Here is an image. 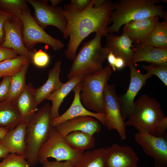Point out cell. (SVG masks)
<instances>
[{"instance_id": "ac0fdd59", "label": "cell", "mask_w": 167, "mask_h": 167, "mask_svg": "<svg viewBox=\"0 0 167 167\" xmlns=\"http://www.w3.org/2000/svg\"><path fill=\"white\" fill-rule=\"evenodd\" d=\"M106 37L105 47L116 57L123 59L128 66L131 63L133 55L134 45L132 44L134 43L132 41L123 33L120 36L108 34Z\"/></svg>"}, {"instance_id": "6da1fadb", "label": "cell", "mask_w": 167, "mask_h": 167, "mask_svg": "<svg viewBox=\"0 0 167 167\" xmlns=\"http://www.w3.org/2000/svg\"><path fill=\"white\" fill-rule=\"evenodd\" d=\"M113 3L105 0L98 8L93 7V0L84 10L79 11L70 4L64 6L63 14L67 20V26L63 34L65 39L69 37L67 49L65 51L66 58L72 60L82 41L90 34L95 32L106 36L108 24L113 10Z\"/></svg>"}, {"instance_id": "4316f807", "label": "cell", "mask_w": 167, "mask_h": 167, "mask_svg": "<svg viewBox=\"0 0 167 167\" xmlns=\"http://www.w3.org/2000/svg\"><path fill=\"white\" fill-rule=\"evenodd\" d=\"M144 43L155 47L167 49V21L159 22Z\"/></svg>"}, {"instance_id": "7a4b0ae2", "label": "cell", "mask_w": 167, "mask_h": 167, "mask_svg": "<svg viewBox=\"0 0 167 167\" xmlns=\"http://www.w3.org/2000/svg\"><path fill=\"white\" fill-rule=\"evenodd\" d=\"M164 0H118L113 3V10L108 21V34L118 32L121 27L134 20L158 16L167 21V13L161 5Z\"/></svg>"}, {"instance_id": "7bdbcfd3", "label": "cell", "mask_w": 167, "mask_h": 167, "mask_svg": "<svg viewBox=\"0 0 167 167\" xmlns=\"http://www.w3.org/2000/svg\"><path fill=\"white\" fill-rule=\"evenodd\" d=\"M9 131L6 127L0 126V140L5 137Z\"/></svg>"}, {"instance_id": "603a6c76", "label": "cell", "mask_w": 167, "mask_h": 167, "mask_svg": "<svg viewBox=\"0 0 167 167\" xmlns=\"http://www.w3.org/2000/svg\"><path fill=\"white\" fill-rule=\"evenodd\" d=\"M83 76H79L69 79L62 86L49 95L46 99L52 102L51 106L52 120L60 116L59 113V107L64 99L67 96L75 86L81 80Z\"/></svg>"}, {"instance_id": "9c48e42d", "label": "cell", "mask_w": 167, "mask_h": 167, "mask_svg": "<svg viewBox=\"0 0 167 167\" xmlns=\"http://www.w3.org/2000/svg\"><path fill=\"white\" fill-rule=\"evenodd\" d=\"M103 105L105 119L104 125L110 131L116 130L122 140L126 138V126L122 116L118 97L114 84L106 85L104 92Z\"/></svg>"}, {"instance_id": "bcb514c9", "label": "cell", "mask_w": 167, "mask_h": 167, "mask_svg": "<svg viewBox=\"0 0 167 167\" xmlns=\"http://www.w3.org/2000/svg\"><path fill=\"white\" fill-rule=\"evenodd\" d=\"M155 167H167V166L162 165L158 163L155 162Z\"/></svg>"}, {"instance_id": "44dd1931", "label": "cell", "mask_w": 167, "mask_h": 167, "mask_svg": "<svg viewBox=\"0 0 167 167\" xmlns=\"http://www.w3.org/2000/svg\"><path fill=\"white\" fill-rule=\"evenodd\" d=\"M131 63L144 61L167 63V49L155 47L145 43H135Z\"/></svg>"}, {"instance_id": "74e56055", "label": "cell", "mask_w": 167, "mask_h": 167, "mask_svg": "<svg viewBox=\"0 0 167 167\" xmlns=\"http://www.w3.org/2000/svg\"><path fill=\"white\" fill-rule=\"evenodd\" d=\"M91 0H71L70 4L79 11L84 10L88 5Z\"/></svg>"}, {"instance_id": "7c38bea8", "label": "cell", "mask_w": 167, "mask_h": 167, "mask_svg": "<svg viewBox=\"0 0 167 167\" xmlns=\"http://www.w3.org/2000/svg\"><path fill=\"white\" fill-rule=\"evenodd\" d=\"M3 27L5 37L0 46L13 50L18 54L27 57L30 61L32 51H29L24 44L23 24L21 20L13 16L5 22Z\"/></svg>"}, {"instance_id": "7dc6e473", "label": "cell", "mask_w": 167, "mask_h": 167, "mask_svg": "<svg viewBox=\"0 0 167 167\" xmlns=\"http://www.w3.org/2000/svg\"><path fill=\"white\" fill-rule=\"evenodd\" d=\"M1 77L0 76V78Z\"/></svg>"}, {"instance_id": "cb8c5ba5", "label": "cell", "mask_w": 167, "mask_h": 167, "mask_svg": "<svg viewBox=\"0 0 167 167\" xmlns=\"http://www.w3.org/2000/svg\"><path fill=\"white\" fill-rule=\"evenodd\" d=\"M22 121L14 102L7 99L0 102V126L6 127L10 130Z\"/></svg>"}, {"instance_id": "8d00e7d4", "label": "cell", "mask_w": 167, "mask_h": 167, "mask_svg": "<svg viewBox=\"0 0 167 167\" xmlns=\"http://www.w3.org/2000/svg\"><path fill=\"white\" fill-rule=\"evenodd\" d=\"M18 54L13 50L0 46V62L6 60L15 58Z\"/></svg>"}, {"instance_id": "4fadbf2b", "label": "cell", "mask_w": 167, "mask_h": 167, "mask_svg": "<svg viewBox=\"0 0 167 167\" xmlns=\"http://www.w3.org/2000/svg\"><path fill=\"white\" fill-rule=\"evenodd\" d=\"M135 140L148 155L154 159L155 163L167 165V142L161 136L144 131L136 133Z\"/></svg>"}, {"instance_id": "b9f144b4", "label": "cell", "mask_w": 167, "mask_h": 167, "mask_svg": "<svg viewBox=\"0 0 167 167\" xmlns=\"http://www.w3.org/2000/svg\"><path fill=\"white\" fill-rule=\"evenodd\" d=\"M9 153L6 147L0 143V159L4 158Z\"/></svg>"}, {"instance_id": "e575fe53", "label": "cell", "mask_w": 167, "mask_h": 167, "mask_svg": "<svg viewBox=\"0 0 167 167\" xmlns=\"http://www.w3.org/2000/svg\"><path fill=\"white\" fill-rule=\"evenodd\" d=\"M77 163V162L69 160L61 162L49 161L48 160L41 164V167H75Z\"/></svg>"}, {"instance_id": "d6a6232c", "label": "cell", "mask_w": 167, "mask_h": 167, "mask_svg": "<svg viewBox=\"0 0 167 167\" xmlns=\"http://www.w3.org/2000/svg\"><path fill=\"white\" fill-rule=\"evenodd\" d=\"M50 61V57L45 51L41 49L32 51L30 61L36 66L45 67L49 65Z\"/></svg>"}, {"instance_id": "7402d4cb", "label": "cell", "mask_w": 167, "mask_h": 167, "mask_svg": "<svg viewBox=\"0 0 167 167\" xmlns=\"http://www.w3.org/2000/svg\"><path fill=\"white\" fill-rule=\"evenodd\" d=\"M61 63V61L56 62L54 66L49 71L48 79L45 83L35 88L34 95L38 105L62 85L63 83L60 79Z\"/></svg>"}, {"instance_id": "f1b7e54d", "label": "cell", "mask_w": 167, "mask_h": 167, "mask_svg": "<svg viewBox=\"0 0 167 167\" xmlns=\"http://www.w3.org/2000/svg\"><path fill=\"white\" fill-rule=\"evenodd\" d=\"M29 61L27 57L19 55L0 62V76L1 77H11L19 71Z\"/></svg>"}, {"instance_id": "836d02e7", "label": "cell", "mask_w": 167, "mask_h": 167, "mask_svg": "<svg viewBox=\"0 0 167 167\" xmlns=\"http://www.w3.org/2000/svg\"><path fill=\"white\" fill-rule=\"evenodd\" d=\"M2 78L0 83V102L7 99L11 89V77L7 76Z\"/></svg>"}, {"instance_id": "9a60e30c", "label": "cell", "mask_w": 167, "mask_h": 167, "mask_svg": "<svg viewBox=\"0 0 167 167\" xmlns=\"http://www.w3.org/2000/svg\"><path fill=\"white\" fill-rule=\"evenodd\" d=\"M159 17L153 16L130 21L124 25L122 33L134 43H143L159 22Z\"/></svg>"}, {"instance_id": "d590c367", "label": "cell", "mask_w": 167, "mask_h": 167, "mask_svg": "<svg viewBox=\"0 0 167 167\" xmlns=\"http://www.w3.org/2000/svg\"><path fill=\"white\" fill-rule=\"evenodd\" d=\"M13 16V15L0 10V46L3 43L5 37L4 24L5 22Z\"/></svg>"}, {"instance_id": "d6986e66", "label": "cell", "mask_w": 167, "mask_h": 167, "mask_svg": "<svg viewBox=\"0 0 167 167\" xmlns=\"http://www.w3.org/2000/svg\"><path fill=\"white\" fill-rule=\"evenodd\" d=\"M27 126V124L22 121L15 128L9 130L0 140V143L6 147L10 153L25 156Z\"/></svg>"}, {"instance_id": "e0dca14e", "label": "cell", "mask_w": 167, "mask_h": 167, "mask_svg": "<svg viewBox=\"0 0 167 167\" xmlns=\"http://www.w3.org/2000/svg\"><path fill=\"white\" fill-rule=\"evenodd\" d=\"M56 128L60 134L65 137L70 133L80 131L93 135L99 133L101 127L99 122L88 116L77 117L58 124Z\"/></svg>"}, {"instance_id": "30bf717a", "label": "cell", "mask_w": 167, "mask_h": 167, "mask_svg": "<svg viewBox=\"0 0 167 167\" xmlns=\"http://www.w3.org/2000/svg\"><path fill=\"white\" fill-rule=\"evenodd\" d=\"M47 0H27L34 10V19L43 29L48 26L58 28L63 34L67 26V20L63 13L61 6H53L49 5Z\"/></svg>"}, {"instance_id": "52a82bcc", "label": "cell", "mask_w": 167, "mask_h": 167, "mask_svg": "<svg viewBox=\"0 0 167 167\" xmlns=\"http://www.w3.org/2000/svg\"><path fill=\"white\" fill-rule=\"evenodd\" d=\"M84 152L72 148L56 127H52L48 139L39 152L38 162L42 164L52 157L58 161L69 160L77 162Z\"/></svg>"}, {"instance_id": "ab89813d", "label": "cell", "mask_w": 167, "mask_h": 167, "mask_svg": "<svg viewBox=\"0 0 167 167\" xmlns=\"http://www.w3.org/2000/svg\"><path fill=\"white\" fill-rule=\"evenodd\" d=\"M127 66H128L127 63L123 59L120 57H116L115 63L116 69L121 70Z\"/></svg>"}, {"instance_id": "60d3db41", "label": "cell", "mask_w": 167, "mask_h": 167, "mask_svg": "<svg viewBox=\"0 0 167 167\" xmlns=\"http://www.w3.org/2000/svg\"><path fill=\"white\" fill-rule=\"evenodd\" d=\"M116 58V57L112 52H109L107 59L109 63V66L111 68L112 70L114 71H115L116 70V69L115 66Z\"/></svg>"}, {"instance_id": "ffe728a7", "label": "cell", "mask_w": 167, "mask_h": 167, "mask_svg": "<svg viewBox=\"0 0 167 167\" xmlns=\"http://www.w3.org/2000/svg\"><path fill=\"white\" fill-rule=\"evenodd\" d=\"M34 89L31 84H27L14 101L22 121L27 125L38 109L34 95Z\"/></svg>"}, {"instance_id": "8fae6325", "label": "cell", "mask_w": 167, "mask_h": 167, "mask_svg": "<svg viewBox=\"0 0 167 167\" xmlns=\"http://www.w3.org/2000/svg\"><path fill=\"white\" fill-rule=\"evenodd\" d=\"M128 66L130 70L129 86L125 93L118 97L121 115L124 121L128 118L132 111L135 96L147 80L152 76L147 73L142 74L133 64L131 63Z\"/></svg>"}, {"instance_id": "5b68a950", "label": "cell", "mask_w": 167, "mask_h": 167, "mask_svg": "<svg viewBox=\"0 0 167 167\" xmlns=\"http://www.w3.org/2000/svg\"><path fill=\"white\" fill-rule=\"evenodd\" d=\"M165 117L160 103L154 97L144 94L134 102L125 124L156 136L160 122Z\"/></svg>"}, {"instance_id": "4dcf8cb0", "label": "cell", "mask_w": 167, "mask_h": 167, "mask_svg": "<svg viewBox=\"0 0 167 167\" xmlns=\"http://www.w3.org/2000/svg\"><path fill=\"white\" fill-rule=\"evenodd\" d=\"M147 71V73L152 76H156L167 86V63H152L148 65H141Z\"/></svg>"}, {"instance_id": "83f0119b", "label": "cell", "mask_w": 167, "mask_h": 167, "mask_svg": "<svg viewBox=\"0 0 167 167\" xmlns=\"http://www.w3.org/2000/svg\"><path fill=\"white\" fill-rule=\"evenodd\" d=\"M30 61L26 63L18 72L11 77V89L7 100L14 102L25 88L26 76Z\"/></svg>"}, {"instance_id": "277c9868", "label": "cell", "mask_w": 167, "mask_h": 167, "mask_svg": "<svg viewBox=\"0 0 167 167\" xmlns=\"http://www.w3.org/2000/svg\"><path fill=\"white\" fill-rule=\"evenodd\" d=\"M52 120L51 106L47 103L38 109L27 125L25 156L32 167L38 162V153L49 137L52 127Z\"/></svg>"}, {"instance_id": "f35d334b", "label": "cell", "mask_w": 167, "mask_h": 167, "mask_svg": "<svg viewBox=\"0 0 167 167\" xmlns=\"http://www.w3.org/2000/svg\"><path fill=\"white\" fill-rule=\"evenodd\" d=\"M167 129V118L165 117L160 122L156 131V136H161L166 132Z\"/></svg>"}, {"instance_id": "1f68e13d", "label": "cell", "mask_w": 167, "mask_h": 167, "mask_svg": "<svg viewBox=\"0 0 167 167\" xmlns=\"http://www.w3.org/2000/svg\"><path fill=\"white\" fill-rule=\"evenodd\" d=\"M0 162V167H32L25 156L9 154Z\"/></svg>"}, {"instance_id": "f6af8a7d", "label": "cell", "mask_w": 167, "mask_h": 167, "mask_svg": "<svg viewBox=\"0 0 167 167\" xmlns=\"http://www.w3.org/2000/svg\"><path fill=\"white\" fill-rule=\"evenodd\" d=\"M51 3L52 6H56L60 3L62 0H49Z\"/></svg>"}, {"instance_id": "ba28073f", "label": "cell", "mask_w": 167, "mask_h": 167, "mask_svg": "<svg viewBox=\"0 0 167 167\" xmlns=\"http://www.w3.org/2000/svg\"><path fill=\"white\" fill-rule=\"evenodd\" d=\"M23 24V41L29 51H32L34 45L41 43L50 46L55 51L59 50L64 46L63 42L47 33L36 21L29 8L24 11L18 17Z\"/></svg>"}, {"instance_id": "484cf974", "label": "cell", "mask_w": 167, "mask_h": 167, "mask_svg": "<svg viewBox=\"0 0 167 167\" xmlns=\"http://www.w3.org/2000/svg\"><path fill=\"white\" fill-rule=\"evenodd\" d=\"M64 137L69 145L77 151H84L93 149L95 144L93 135L82 131L71 132Z\"/></svg>"}, {"instance_id": "f546056e", "label": "cell", "mask_w": 167, "mask_h": 167, "mask_svg": "<svg viewBox=\"0 0 167 167\" xmlns=\"http://www.w3.org/2000/svg\"><path fill=\"white\" fill-rule=\"evenodd\" d=\"M28 8L26 0H0V10L17 17Z\"/></svg>"}, {"instance_id": "3957f363", "label": "cell", "mask_w": 167, "mask_h": 167, "mask_svg": "<svg viewBox=\"0 0 167 167\" xmlns=\"http://www.w3.org/2000/svg\"><path fill=\"white\" fill-rule=\"evenodd\" d=\"M102 36L95 34L91 40L85 42L73 61L69 72V79L79 76H84L102 70L103 63L107 59L109 50L101 45Z\"/></svg>"}, {"instance_id": "d4e9b609", "label": "cell", "mask_w": 167, "mask_h": 167, "mask_svg": "<svg viewBox=\"0 0 167 167\" xmlns=\"http://www.w3.org/2000/svg\"><path fill=\"white\" fill-rule=\"evenodd\" d=\"M108 152L101 148L84 152L75 167H105Z\"/></svg>"}, {"instance_id": "8992f818", "label": "cell", "mask_w": 167, "mask_h": 167, "mask_svg": "<svg viewBox=\"0 0 167 167\" xmlns=\"http://www.w3.org/2000/svg\"><path fill=\"white\" fill-rule=\"evenodd\" d=\"M112 73V69L108 65L99 71L82 77L80 81V99L87 109L105 113L104 92Z\"/></svg>"}, {"instance_id": "2e32d148", "label": "cell", "mask_w": 167, "mask_h": 167, "mask_svg": "<svg viewBox=\"0 0 167 167\" xmlns=\"http://www.w3.org/2000/svg\"><path fill=\"white\" fill-rule=\"evenodd\" d=\"M106 148L105 167H137L139 158L131 147L113 143Z\"/></svg>"}, {"instance_id": "5bb4252c", "label": "cell", "mask_w": 167, "mask_h": 167, "mask_svg": "<svg viewBox=\"0 0 167 167\" xmlns=\"http://www.w3.org/2000/svg\"><path fill=\"white\" fill-rule=\"evenodd\" d=\"M81 89L80 81L72 90L74 93V96L71 106L63 113L52 120V127H55L68 120L85 116H90L96 118L103 125H104L105 119L104 113H96L90 111L86 109L82 104L79 96Z\"/></svg>"}, {"instance_id": "ee69618b", "label": "cell", "mask_w": 167, "mask_h": 167, "mask_svg": "<svg viewBox=\"0 0 167 167\" xmlns=\"http://www.w3.org/2000/svg\"><path fill=\"white\" fill-rule=\"evenodd\" d=\"M105 0H93V7L98 8L102 6Z\"/></svg>"}]
</instances>
